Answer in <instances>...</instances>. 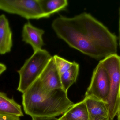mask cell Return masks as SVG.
I'll use <instances>...</instances> for the list:
<instances>
[{"instance_id":"obj_1","label":"cell","mask_w":120,"mask_h":120,"mask_svg":"<svg viewBox=\"0 0 120 120\" xmlns=\"http://www.w3.org/2000/svg\"><path fill=\"white\" fill-rule=\"evenodd\" d=\"M52 27L70 47L91 58L104 59L117 54L116 36L90 13L71 18L61 15L53 20Z\"/></svg>"},{"instance_id":"obj_7","label":"cell","mask_w":120,"mask_h":120,"mask_svg":"<svg viewBox=\"0 0 120 120\" xmlns=\"http://www.w3.org/2000/svg\"><path fill=\"white\" fill-rule=\"evenodd\" d=\"M39 78L42 86L47 91L62 89L60 75L56 67L53 56Z\"/></svg>"},{"instance_id":"obj_17","label":"cell","mask_w":120,"mask_h":120,"mask_svg":"<svg viewBox=\"0 0 120 120\" xmlns=\"http://www.w3.org/2000/svg\"><path fill=\"white\" fill-rule=\"evenodd\" d=\"M32 120H59V119L56 118V117H32Z\"/></svg>"},{"instance_id":"obj_15","label":"cell","mask_w":120,"mask_h":120,"mask_svg":"<svg viewBox=\"0 0 120 120\" xmlns=\"http://www.w3.org/2000/svg\"><path fill=\"white\" fill-rule=\"evenodd\" d=\"M53 58L60 75L68 70L72 64L73 62L68 61L57 55H55Z\"/></svg>"},{"instance_id":"obj_20","label":"cell","mask_w":120,"mask_h":120,"mask_svg":"<svg viewBox=\"0 0 120 120\" xmlns=\"http://www.w3.org/2000/svg\"><path fill=\"white\" fill-rule=\"evenodd\" d=\"M94 120H110L109 117H107L106 118H96Z\"/></svg>"},{"instance_id":"obj_14","label":"cell","mask_w":120,"mask_h":120,"mask_svg":"<svg viewBox=\"0 0 120 120\" xmlns=\"http://www.w3.org/2000/svg\"><path fill=\"white\" fill-rule=\"evenodd\" d=\"M79 65L75 61L73 62L71 67L60 75L62 89L67 92L68 89L76 82L79 74Z\"/></svg>"},{"instance_id":"obj_16","label":"cell","mask_w":120,"mask_h":120,"mask_svg":"<svg viewBox=\"0 0 120 120\" xmlns=\"http://www.w3.org/2000/svg\"><path fill=\"white\" fill-rule=\"evenodd\" d=\"M0 120H20V119L18 117L0 115Z\"/></svg>"},{"instance_id":"obj_8","label":"cell","mask_w":120,"mask_h":120,"mask_svg":"<svg viewBox=\"0 0 120 120\" xmlns=\"http://www.w3.org/2000/svg\"><path fill=\"white\" fill-rule=\"evenodd\" d=\"M44 33L43 30L34 27L29 22L25 24L22 28V41L30 44L34 52H36L42 49L44 45L43 36Z\"/></svg>"},{"instance_id":"obj_9","label":"cell","mask_w":120,"mask_h":120,"mask_svg":"<svg viewBox=\"0 0 120 120\" xmlns=\"http://www.w3.org/2000/svg\"><path fill=\"white\" fill-rule=\"evenodd\" d=\"M13 46L12 33L5 15H0V54L10 52Z\"/></svg>"},{"instance_id":"obj_12","label":"cell","mask_w":120,"mask_h":120,"mask_svg":"<svg viewBox=\"0 0 120 120\" xmlns=\"http://www.w3.org/2000/svg\"><path fill=\"white\" fill-rule=\"evenodd\" d=\"M60 120H90L86 103L84 99L74 104L61 117Z\"/></svg>"},{"instance_id":"obj_13","label":"cell","mask_w":120,"mask_h":120,"mask_svg":"<svg viewBox=\"0 0 120 120\" xmlns=\"http://www.w3.org/2000/svg\"><path fill=\"white\" fill-rule=\"evenodd\" d=\"M43 12L50 17L51 15L65 10L68 5L67 0H38Z\"/></svg>"},{"instance_id":"obj_6","label":"cell","mask_w":120,"mask_h":120,"mask_svg":"<svg viewBox=\"0 0 120 120\" xmlns=\"http://www.w3.org/2000/svg\"><path fill=\"white\" fill-rule=\"evenodd\" d=\"M110 89L108 75L100 61L93 71L85 97H91L107 103Z\"/></svg>"},{"instance_id":"obj_5","label":"cell","mask_w":120,"mask_h":120,"mask_svg":"<svg viewBox=\"0 0 120 120\" xmlns=\"http://www.w3.org/2000/svg\"><path fill=\"white\" fill-rule=\"evenodd\" d=\"M0 10L27 19L50 17L43 12L38 0H0Z\"/></svg>"},{"instance_id":"obj_4","label":"cell","mask_w":120,"mask_h":120,"mask_svg":"<svg viewBox=\"0 0 120 120\" xmlns=\"http://www.w3.org/2000/svg\"><path fill=\"white\" fill-rule=\"evenodd\" d=\"M106 70L110 81V92L107 100L110 120L117 115L120 104V56H109L100 61Z\"/></svg>"},{"instance_id":"obj_11","label":"cell","mask_w":120,"mask_h":120,"mask_svg":"<svg viewBox=\"0 0 120 120\" xmlns=\"http://www.w3.org/2000/svg\"><path fill=\"white\" fill-rule=\"evenodd\" d=\"M0 115L15 116H24L21 106L6 94L0 92Z\"/></svg>"},{"instance_id":"obj_3","label":"cell","mask_w":120,"mask_h":120,"mask_svg":"<svg viewBox=\"0 0 120 120\" xmlns=\"http://www.w3.org/2000/svg\"><path fill=\"white\" fill-rule=\"evenodd\" d=\"M52 58L45 49L34 52L18 71L19 75L18 91L24 93L37 79Z\"/></svg>"},{"instance_id":"obj_19","label":"cell","mask_w":120,"mask_h":120,"mask_svg":"<svg viewBox=\"0 0 120 120\" xmlns=\"http://www.w3.org/2000/svg\"><path fill=\"white\" fill-rule=\"evenodd\" d=\"M119 45L120 48V18H119Z\"/></svg>"},{"instance_id":"obj_18","label":"cell","mask_w":120,"mask_h":120,"mask_svg":"<svg viewBox=\"0 0 120 120\" xmlns=\"http://www.w3.org/2000/svg\"><path fill=\"white\" fill-rule=\"evenodd\" d=\"M6 70V66L4 64L0 63V75Z\"/></svg>"},{"instance_id":"obj_21","label":"cell","mask_w":120,"mask_h":120,"mask_svg":"<svg viewBox=\"0 0 120 120\" xmlns=\"http://www.w3.org/2000/svg\"><path fill=\"white\" fill-rule=\"evenodd\" d=\"M117 115V120H120V104Z\"/></svg>"},{"instance_id":"obj_10","label":"cell","mask_w":120,"mask_h":120,"mask_svg":"<svg viewBox=\"0 0 120 120\" xmlns=\"http://www.w3.org/2000/svg\"><path fill=\"white\" fill-rule=\"evenodd\" d=\"M89 113L90 120L109 117L108 104L107 102L90 97L84 99Z\"/></svg>"},{"instance_id":"obj_2","label":"cell","mask_w":120,"mask_h":120,"mask_svg":"<svg viewBox=\"0 0 120 120\" xmlns=\"http://www.w3.org/2000/svg\"><path fill=\"white\" fill-rule=\"evenodd\" d=\"M22 104L25 112L32 118L59 116L74 104L63 89H44L38 78L22 93Z\"/></svg>"}]
</instances>
